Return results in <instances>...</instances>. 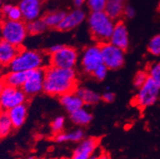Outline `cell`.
Listing matches in <instances>:
<instances>
[{
    "label": "cell",
    "instance_id": "1",
    "mask_svg": "<svg viewBox=\"0 0 160 159\" xmlns=\"http://www.w3.org/2000/svg\"><path fill=\"white\" fill-rule=\"evenodd\" d=\"M43 91L48 95L61 96L74 92L78 85L77 72L73 68L50 66L44 70Z\"/></svg>",
    "mask_w": 160,
    "mask_h": 159
},
{
    "label": "cell",
    "instance_id": "2",
    "mask_svg": "<svg viewBox=\"0 0 160 159\" xmlns=\"http://www.w3.org/2000/svg\"><path fill=\"white\" fill-rule=\"evenodd\" d=\"M89 30L97 42L104 43L109 41L114 29V20L105 11L91 12L88 17Z\"/></svg>",
    "mask_w": 160,
    "mask_h": 159
},
{
    "label": "cell",
    "instance_id": "3",
    "mask_svg": "<svg viewBox=\"0 0 160 159\" xmlns=\"http://www.w3.org/2000/svg\"><path fill=\"white\" fill-rule=\"evenodd\" d=\"M46 62L43 53L37 50L31 49H19L8 67L13 71L30 72L32 70L42 68Z\"/></svg>",
    "mask_w": 160,
    "mask_h": 159
},
{
    "label": "cell",
    "instance_id": "4",
    "mask_svg": "<svg viewBox=\"0 0 160 159\" xmlns=\"http://www.w3.org/2000/svg\"><path fill=\"white\" fill-rule=\"evenodd\" d=\"M0 34L2 40L20 47L28 34L27 24L22 20L11 21L4 19L0 22Z\"/></svg>",
    "mask_w": 160,
    "mask_h": 159
},
{
    "label": "cell",
    "instance_id": "5",
    "mask_svg": "<svg viewBox=\"0 0 160 159\" xmlns=\"http://www.w3.org/2000/svg\"><path fill=\"white\" fill-rule=\"evenodd\" d=\"M135 98V103L141 109H145L155 104L159 96L160 87L151 79L148 78L144 84L139 88Z\"/></svg>",
    "mask_w": 160,
    "mask_h": 159
},
{
    "label": "cell",
    "instance_id": "6",
    "mask_svg": "<svg viewBox=\"0 0 160 159\" xmlns=\"http://www.w3.org/2000/svg\"><path fill=\"white\" fill-rule=\"evenodd\" d=\"M78 50L71 46H62L59 50L50 55V65L62 68H74L78 61Z\"/></svg>",
    "mask_w": 160,
    "mask_h": 159
},
{
    "label": "cell",
    "instance_id": "7",
    "mask_svg": "<svg viewBox=\"0 0 160 159\" xmlns=\"http://www.w3.org/2000/svg\"><path fill=\"white\" fill-rule=\"evenodd\" d=\"M103 64L108 69H118L124 64V50L116 47L110 42H104L100 46Z\"/></svg>",
    "mask_w": 160,
    "mask_h": 159
},
{
    "label": "cell",
    "instance_id": "8",
    "mask_svg": "<svg viewBox=\"0 0 160 159\" xmlns=\"http://www.w3.org/2000/svg\"><path fill=\"white\" fill-rule=\"evenodd\" d=\"M81 68L87 74H92L96 68L103 64L100 46L92 45L85 48L81 54Z\"/></svg>",
    "mask_w": 160,
    "mask_h": 159
},
{
    "label": "cell",
    "instance_id": "9",
    "mask_svg": "<svg viewBox=\"0 0 160 159\" xmlns=\"http://www.w3.org/2000/svg\"><path fill=\"white\" fill-rule=\"evenodd\" d=\"M27 96L22 88L10 87L5 85L2 92L0 93V100L2 109L8 111L18 105L22 104L27 101Z\"/></svg>",
    "mask_w": 160,
    "mask_h": 159
},
{
    "label": "cell",
    "instance_id": "10",
    "mask_svg": "<svg viewBox=\"0 0 160 159\" xmlns=\"http://www.w3.org/2000/svg\"><path fill=\"white\" fill-rule=\"evenodd\" d=\"M45 72L42 68L27 72V77L22 89L27 96H33L43 91Z\"/></svg>",
    "mask_w": 160,
    "mask_h": 159
},
{
    "label": "cell",
    "instance_id": "11",
    "mask_svg": "<svg viewBox=\"0 0 160 159\" xmlns=\"http://www.w3.org/2000/svg\"><path fill=\"white\" fill-rule=\"evenodd\" d=\"M42 7L43 0H20L18 4L22 18L27 22L38 18L42 13Z\"/></svg>",
    "mask_w": 160,
    "mask_h": 159
},
{
    "label": "cell",
    "instance_id": "12",
    "mask_svg": "<svg viewBox=\"0 0 160 159\" xmlns=\"http://www.w3.org/2000/svg\"><path fill=\"white\" fill-rule=\"evenodd\" d=\"M86 14L81 8H76L70 12L65 13V15L58 29L62 31H69L75 29L85 21Z\"/></svg>",
    "mask_w": 160,
    "mask_h": 159
},
{
    "label": "cell",
    "instance_id": "13",
    "mask_svg": "<svg viewBox=\"0 0 160 159\" xmlns=\"http://www.w3.org/2000/svg\"><path fill=\"white\" fill-rule=\"evenodd\" d=\"M99 145V141L96 138L82 139L75 149L71 159H90L95 154Z\"/></svg>",
    "mask_w": 160,
    "mask_h": 159
},
{
    "label": "cell",
    "instance_id": "14",
    "mask_svg": "<svg viewBox=\"0 0 160 159\" xmlns=\"http://www.w3.org/2000/svg\"><path fill=\"white\" fill-rule=\"evenodd\" d=\"M109 42L116 47L126 50L129 46L128 31L124 23L119 22L115 24L112 33L109 38Z\"/></svg>",
    "mask_w": 160,
    "mask_h": 159
},
{
    "label": "cell",
    "instance_id": "15",
    "mask_svg": "<svg viewBox=\"0 0 160 159\" xmlns=\"http://www.w3.org/2000/svg\"><path fill=\"white\" fill-rule=\"evenodd\" d=\"M20 47L15 46L6 41H0V65L8 66L18 54Z\"/></svg>",
    "mask_w": 160,
    "mask_h": 159
},
{
    "label": "cell",
    "instance_id": "16",
    "mask_svg": "<svg viewBox=\"0 0 160 159\" xmlns=\"http://www.w3.org/2000/svg\"><path fill=\"white\" fill-rule=\"evenodd\" d=\"M14 128H19L24 124L27 117V107L25 103L18 105L7 111Z\"/></svg>",
    "mask_w": 160,
    "mask_h": 159
},
{
    "label": "cell",
    "instance_id": "17",
    "mask_svg": "<svg viewBox=\"0 0 160 159\" xmlns=\"http://www.w3.org/2000/svg\"><path fill=\"white\" fill-rule=\"evenodd\" d=\"M60 102L64 108L69 114L83 107L84 103L75 91L60 96Z\"/></svg>",
    "mask_w": 160,
    "mask_h": 159
},
{
    "label": "cell",
    "instance_id": "18",
    "mask_svg": "<svg viewBox=\"0 0 160 159\" xmlns=\"http://www.w3.org/2000/svg\"><path fill=\"white\" fill-rule=\"evenodd\" d=\"M27 77V72L22 71H13L10 70L3 76V80L5 85L10 87L22 88Z\"/></svg>",
    "mask_w": 160,
    "mask_h": 159
},
{
    "label": "cell",
    "instance_id": "19",
    "mask_svg": "<svg viewBox=\"0 0 160 159\" xmlns=\"http://www.w3.org/2000/svg\"><path fill=\"white\" fill-rule=\"evenodd\" d=\"M126 0H107L105 11L113 20L117 19L123 15Z\"/></svg>",
    "mask_w": 160,
    "mask_h": 159
},
{
    "label": "cell",
    "instance_id": "20",
    "mask_svg": "<svg viewBox=\"0 0 160 159\" xmlns=\"http://www.w3.org/2000/svg\"><path fill=\"white\" fill-rule=\"evenodd\" d=\"M0 15L4 17L5 19L11 21H19L22 19V14L18 6L6 3L0 8Z\"/></svg>",
    "mask_w": 160,
    "mask_h": 159
},
{
    "label": "cell",
    "instance_id": "21",
    "mask_svg": "<svg viewBox=\"0 0 160 159\" xmlns=\"http://www.w3.org/2000/svg\"><path fill=\"white\" fill-rule=\"evenodd\" d=\"M85 133L81 129H77L70 132H61L55 135V141L59 143L65 142H78L84 139Z\"/></svg>",
    "mask_w": 160,
    "mask_h": 159
},
{
    "label": "cell",
    "instance_id": "22",
    "mask_svg": "<svg viewBox=\"0 0 160 159\" xmlns=\"http://www.w3.org/2000/svg\"><path fill=\"white\" fill-rule=\"evenodd\" d=\"M75 92L78 94L80 98L81 99L84 104L93 105L98 103L100 100L101 97L100 95L97 94L96 92L87 88V87H79L76 88Z\"/></svg>",
    "mask_w": 160,
    "mask_h": 159
},
{
    "label": "cell",
    "instance_id": "23",
    "mask_svg": "<svg viewBox=\"0 0 160 159\" xmlns=\"http://www.w3.org/2000/svg\"><path fill=\"white\" fill-rule=\"evenodd\" d=\"M92 119V114L84 107L70 113V119L72 122L79 126H86L91 122Z\"/></svg>",
    "mask_w": 160,
    "mask_h": 159
},
{
    "label": "cell",
    "instance_id": "24",
    "mask_svg": "<svg viewBox=\"0 0 160 159\" xmlns=\"http://www.w3.org/2000/svg\"><path fill=\"white\" fill-rule=\"evenodd\" d=\"M65 15V12L62 11H51L45 14L44 17H42V20L47 26V28H58Z\"/></svg>",
    "mask_w": 160,
    "mask_h": 159
},
{
    "label": "cell",
    "instance_id": "25",
    "mask_svg": "<svg viewBox=\"0 0 160 159\" xmlns=\"http://www.w3.org/2000/svg\"><path fill=\"white\" fill-rule=\"evenodd\" d=\"M13 128L14 127L7 111L0 112V138H5L10 135Z\"/></svg>",
    "mask_w": 160,
    "mask_h": 159
},
{
    "label": "cell",
    "instance_id": "26",
    "mask_svg": "<svg viewBox=\"0 0 160 159\" xmlns=\"http://www.w3.org/2000/svg\"><path fill=\"white\" fill-rule=\"evenodd\" d=\"M27 28L28 33L32 35H38L46 31L47 26L45 24L42 18L38 17L35 20L28 22V24H27Z\"/></svg>",
    "mask_w": 160,
    "mask_h": 159
},
{
    "label": "cell",
    "instance_id": "27",
    "mask_svg": "<svg viewBox=\"0 0 160 159\" xmlns=\"http://www.w3.org/2000/svg\"><path fill=\"white\" fill-rule=\"evenodd\" d=\"M148 52L155 57L160 56V33L154 36L148 44Z\"/></svg>",
    "mask_w": 160,
    "mask_h": 159
},
{
    "label": "cell",
    "instance_id": "28",
    "mask_svg": "<svg viewBox=\"0 0 160 159\" xmlns=\"http://www.w3.org/2000/svg\"><path fill=\"white\" fill-rule=\"evenodd\" d=\"M87 6L91 12L104 11L107 0H87Z\"/></svg>",
    "mask_w": 160,
    "mask_h": 159
},
{
    "label": "cell",
    "instance_id": "29",
    "mask_svg": "<svg viewBox=\"0 0 160 159\" xmlns=\"http://www.w3.org/2000/svg\"><path fill=\"white\" fill-rule=\"evenodd\" d=\"M148 77L160 87V62L151 65L148 69Z\"/></svg>",
    "mask_w": 160,
    "mask_h": 159
},
{
    "label": "cell",
    "instance_id": "30",
    "mask_svg": "<svg viewBox=\"0 0 160 159\" xmlns=\"http://www.w3.org/2000/svg\"><path fill=\"white\" fill-rule=\"evenodd\" d=\"M50 127H51L52 132L54 133L55 135L62 132L64 127H65V118L62 116H58V117L55 118L53 122H51Z\"/></svg>",
    "mask_w": 160,
    "mask_h": 159
},
{
    "label": "cell",
    "instance_id": "31",
    "mask_svg": "<svg viewBox=\"0 0 160 159\" xmlns=\"http://www.w3.org/2000/svg\"><path fill=\"white\" fill-rule=\"evenodd\" d=\"M148 78H149V77H148V72H145V71H139L136 74L135 77H134V85L136 86V87H138V88H139L141 86H142L146 83Z\"/></svg>",
    "mask_w": 160,
    "mask_h": 159
},
{
    "label": "cell",
    "instance_id": "32",
    "mask_svg": "<svg viewBox=\"0 0 160 159\" xmlns=\"http://www.w3.org/2000/svg\"><path fill=\"white\" fill-rule=\"evenodd\" d=\"M108 70V68L104 64H101L93 70V72H92L91 75L93 76L94 78L97 79V81H103L107 77Z\"/></svg>",
    "mask_w": 160,
    "mask_h": 159
},
{
    "label": "cell",
    "instance_id": "33",
    "mask_svg": "<svg viewBox=\"0 0 160 159\" xmlns=\"http://www.w3.org/2000/svg\"><path fill=\"white\" fill-rule=\"evenodd\" d=\"M123 14H124L125 17H128V18H132L134 16L136 15V10L133 7L130 5L125 6Z\"/></svg>",
    "mask_w": 160,
    "mask_h": 159
},
{
    "label": "cell",
    "instance_id": "34",
    "mask_svg": "<svg viewBox=\"0 0 160 159\" xmlns=\"http://www.w3.org/2000/svg\"><path fill=\"white\" fill-rule=\"evenodd\" d=\"M101 99L106 103H112L115 100V95L112 92H106L103 94Z\"/></svg>",
    "mask_w": 160,
    "mask_h": 159
},
{
    "label": "cell",
    "instance_id": "35",
    "mask_svg": "<svg viewBox=\"0 0 160 159\" xmlns=\"http://www.w3.org/2000/svg\"><path fill=\"white\" fill-rule=\"evenodd\" d=\"M90 159H111V157L107 153H100L99 154H93Z\"/></svg>",
    "mask_w": 160,
    "mask_h": 159
},
{
    "label": "cell",
    "instance_id": "36",
    "mask_svg": "<svg viewBox=\"0 0 160 159\" xmlns=\"http://www.w3.org/2000/svg\"><path fill=\"white\" fill-rule=\"evenodd\" d=\"M62 47V45H58V44H55V45H53V46H50V47L49 48V54H53V53H55V52H58L59 49H61V48Z\"/></svg>",
    "mask_w": 160,
    "mask_h": 159
},
{
    "label": "cell",
    "instance_id": "37",
    "mask_svg": "<svg viewBox=\"0 0 160 159\" xmlns=\"http://www.w3.org/2000/svg\"><path fill=\"white\" fill-rule=\"evenodd\" d=\"M72 2L77 8H81V7H83L87 2V0H72Z\"/></svg>",
    "mask_w": 160,
    "mask_h": 159
},
{
    "label": "cell",
    "instance_id": "38",
    "mask_svg": "<svg viewBox=\"0 0 160 159\" xmlns=\"http://www.w3.org/2000/svg\"><path fill=\"white\" fill-rule=\"evenodd\" d=\"M4 87H5V83H4V81L2 79L0 78V93L2 92V89L4 88Z\"/></svg>",
    "mask_w": 160,
    "mask_h": 159
},
{
    "label": "cell",
    "instance_id": "39",
    "mask_svg": "<svg viewBox=\"0 0 160 159\" xmlns=\"http://www.w3.org/2000/svg\"><path fill=\"white\" fill-rule=\"evenodd\" d=\"M4 4V0H0V8L2 7V6Z\"/></svg>",
    "mask_w": 160,
    "mask_h": 159
},
{
    "label": "cell",
    "instance_id": "40",
    "mask_svg": "<svg viewBox=\"0 0 160 159\" xmlns=\"http://www.w3.org/2000/svg\"><path fill=\"white\" fill-rule=\"evenodd\" d=\"M27 159H36L35 157H33V156H30Z\"/></svg>",
    "mask_w": 160,
    "mask_h": 159
},
{
    "label": "cell",
    "instance_id": "41",
    "mask_svg": "<svg viewBox=\"0 0 160 159\" xmlns=\"http://www.w3.org/2000/svg\"><path fill=\"white\" fill-rule=\"evenodd\" d=\"M0 109H2V104H1V100H0Z\"/></svg>",
    "mask_w": 160,
    "mask_h": 159
},
{
    "label": "cell",
    "instance_id": "42",
    "mask_svg": "<svg viewBox=\"0 0 160 159\" xmlns=\"http://www.w3.org/2000/svg\"><path fill=\"white\" fill-rule=\"evenodd\" d=\"M158 10L160 11V2H159V5H158Z\"/></svg>",
    "mask_w": 160,
    "mask_h": 159
},
{
    "label": "cell",
    "instance_id": "43",
    "mask_svg": "<svg viewBox=\"0 0 160 159\" xmlns=\"http://www.w3.org/2000/svg\"><path fill=\"white\" fill-rule=\"evenodd\" d=\"M1 69H2V66L0 65V72H1Z\"/></svg>",
    "mask_w": 160,
    "mask_h": 159
},
{
    "label": "cell",
    "instance_id": "44",
    "mask_svg": "<svg viewBox=\"0 0 160 159\" xmlns=\"http://www.w3.org/2000/svg\"><path fill=\"white\" fill-rule=\"evenodd\" d=\"M62 159H69V158H66V157H63V158H62Z\"/></svg>",
    "mask_w": 160,
    "mask_h": 159
},
{
    "label": "cell",
    "instance_id": "45",
    "mask_svg": "<svg viewBox=\"0 0 160 159\" xmlns=\"http://www.w3.org/2000/svg\"><path fill=\"white\" fill-rule=\"evenodd\" d=\"M0 17H1V16H0Z\"/></svg>",
    "mask_w": 160,
    "mask_h": 159
}]
</instances>
